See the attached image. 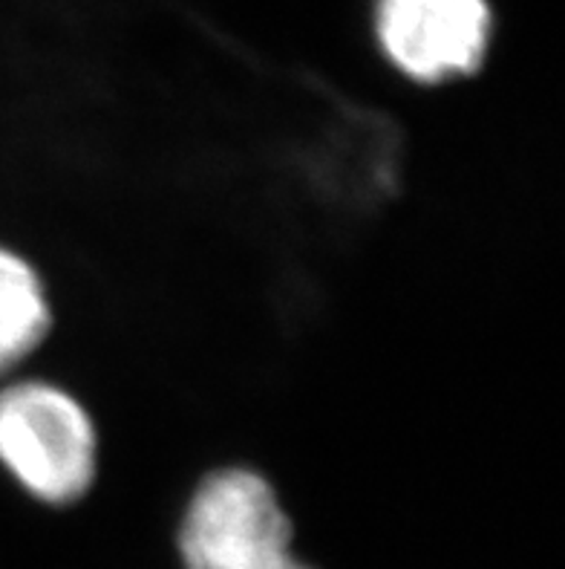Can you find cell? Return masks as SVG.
Returning a JSON list of instances; mask_svg holds the SVG:
<instances>
[{
	"label": "cell",
	"instance_id": "cell-3",
	"mask_svg": "<svg viewBox=\"0 0 565 569\" xmlns=\"http://www.w3.org/2000/svg\"><path fill=\"white\" fill-rule=\"evenodd\" d=\"M373 36L401 81L447 90L485 72L496 18L487 0H375Z\"/></svg>",
	"mask_w": 565,
	"mask_h": 569
},
{
	"label": "cell",
	"instance_id": "cell-1",
	"mask_svg": "<svg viewBox=\"0 0 565 569\" xmlns=\"http://www.w3.org/2000/svg\"><path fill=\"white\" fill-rule=\"evenodd\" d=\"M108 440L84 393L52 373L0 382V471L23 498L64 512L101 483Z\"/></svg>",
	"mask_w": 565,
	"mask_h": 569
},
{
	"label": "cell",
	"instance_id": "cell-4",
	"mask_svg": "<svg viewBox=\"0 0 565 569\" xmlns=\"http://www.w3.org/2000/svg\"><path fill=\"white\" fill-rule=\"evenodd\" d=\"M58 298L36 254L0 240V382L52 347Z\"/></svg>",
	"mask_w": 565,
	"mask_h": 569
},
{
	"label": "cell",
	"instance_id": "cell-2",
	"mask_svg": "<svg viewBox=\"0 0 565 569\" xmlns=\"http://www.w3.org/2000/svg\"><path fill=\"white\" fill-rule=\"evenodd\" d=\"M176 556L182 569H317L297 556L278 483L243 460L214 462L188 486Z\"/></svg>",
	"mask_w": 565,
	"mask_h": 569
}]
</instances>
